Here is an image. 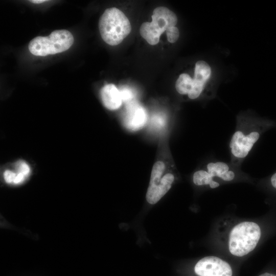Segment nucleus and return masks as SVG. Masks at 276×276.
Instances as JSON below:
<instances>
[{"mask_svg": "<svg viewBox=\"0 0 276 276\" xmlns=\"http://www.w3.org/2000/svg\"><path fill=\"white\" fill-rule=\"evenodd\" d=\"M268 185L272 190L276 192V172L268 179Z\"/></svg>", "mask_w": 276, "mask_h": 276, "instance_id": "18", "label": "nucleus"}, {"mask_svg": "<svg viewBox=\"0 0 276 276\" xmlns=\"http://www.w3.org/2000/svg\"><path fill=\"white\" fill-rule=\"evenodd\" d=\"M47 1H46V0H31L30 1L31 2L34 4H40V3H42Z\"/></svg>", "mask_w": 276, "mask_h": 276, "instance_id": "19", "label": "nucleus"}, {"mask_svg": "<svg viewBox=\"0 0 276 276\" xmlns=\"http://www.w3.org/2000/svg\"><path fill=\"white\" fill-rule=\"evenodd\" d=\"M151 22H143L140 29V34L151 45L159 42L160 36L177 22L176 14L168 8L160 6L153 11Z\"/></svg>", "mask_w": 276, "mask_h": 276, "instance_id": "6", "label": "nucleus"}, {"mask_svg": "<svg viewBox=\"0 0 276 276\" xmlns=\"http://www.w3.org/2000/svg\"><path fill=\"white\" fill-rule=\"evenodd\" d=\"M104 106L109 110H116L121 105L122 100L120 90L113 84L104 86L100 91Z\"/></svg>", "mask_w": 276, "mask_h": 276, "instance_id": "11", "label": "nucleus"}, {"mask_svg": "<svg viewBox=\"0 0 276 276\" xmlns=\"http://www.w3.org/2000/svg\"><path fill=\"white\" fill-rule=\"evenodd\" d=\"M239 168L230 162H211L205 165L204 169L196 171L193 175L194 183L198 186H209L214 189L218 187L219 181L231 182L238 177L244 176Z\"/></svg>", "mask_w": 276, "mask_h": 276, "instance_id": "4", "label": "nucleus"}, {"mask_svg": "<svg viewBox=\"0 0 276 276\" xmlns=\"http://www.w3.org/2000/svg\"><path fill=\"white\" fill-rule=\"evenodd\" d=\"M165 168L164 163L162 161L156 162L152 168L149 185H157L162 179V176Z\"/></svg>", "mask_w": 276, "mask_h": 276, "instance_id": "13", "label": "nucleus"}, {"mask_svg": "<svg viewBox=\"0 0 276 276\" xmlns=\"http://www.w3.org/2000/svg\"><path fill=\"white\" fill-rule=\"evenodd\" d=\"M72 34L66 30L53 31L48 36H37L29 43L30 52L34 55L45 56L64 52L73 44Z\"/></svg>", "mask_w": 276, "mask_h": 276, "instance_id": "5", "label": "nucleus"}, {"mask_svg": "<svg viewBox=\"0 0 276 276\" xmlns=\"http://www.w3.org/2000/svg\"><path fill=\"white\" fill-rule=\"evenodd\" d=\"M122 100L123 101L130 100L133 97V94L128 88L124 87L120 90Z\"/></svg>", "mask_w": 276, "mask_h": 276, "instance_id": "17", "label": "nucleus"}, {"mask_svg": "<svg viewBox=\"0 0 276 276\" xmlns=\"http://www.w3.org/2000/svg\"><path fill=\"white\" fill-rule=\"evenodd\" d=\"M261 236V228L257 223L247 221L238 223L228 235L229 252L238 257L248 254L256 247Z\"/></svg>", "mask_w": 276, "mask_h": 276, "instance_id": "3", "label": "nucleus"}, {"mask_svg": "<svg viewBox=\"0 0 276 276\" xmlns=\"http://www.w3.org/2000/svg\"><path fill=\"white\" fill-rule=\"evenodd\" d=\"M15 168L16 172L21 174L26 178H27L30 173V168L24 161H18L15 165Z\"/></svg>", "mask_w": 276, "mask_h": 276, "instance_id": "14", "label": "nucleus"}, {"mask_svg": "<svg viewBox=\"0 0 276 276\" xmlns=\"http://www.w3.org/2000/svg\"><path fill=\"white\" fill-rule=\"evenodd\" d=\"M259 276H276V274L271 273L265 272L260 274Z\"/></svg>", "mask_w": 276, "mask_h": 276, "instance_id": "20", "label": "nucleus"}, {"mask_svg": "<svg viewBox=\"0 0 276 276\" xmlns=\"http://www.w3.org/2000/svg\"><path fill=\"white\" fill-rule=\"evenodd\" d=\"M198 276H232L230 265L215 256L205 257L199 260L194 267Z\"/></svg>", "mask_w": 276, "mask_h": 276, "instance_id": "7", "label": "nucleus"}, {"mask_svg": "<svg viewBox=\"0 0 276 276\" xmlns=\"http://www.w3.org/2000/svg\"><path fill=\"white\" fill-rule=\"evenodd\" d=\"M167 39L170 43H174L178 39L179 32L176 27H170L166 31Z\"/></svg>", "mask_w": 276, "mask_h": 276, "instance_id": "15", "label": "nucleus"}, {"mask_svg": "<svg viewBox=\"0 0 276 276\" xmlns=\"http://www.w3.org/2000/svg\"><path fill=\"white\" fill-rule=\"evenodd\" d=\"M147 121L145 109L137 104H131L127 109L124 119L125 126L131 130H137L142 128Z\"/></svg>", "mask_w": 276, "mask_h": 276, "instance_id": "9", "label": "nucleus"}, {"mask_svg": "<svg viewBox=\"0 0 276 276\" xmlns=\"http://www.w3.org/2000/svg\"><path fill=\"white\" fill-rule=\"evenodd\" d=\"M174 180L171 173L164 175L157 185H149L146 193V199L151 204L157 203L170 189Z\"/></svg>", "mask_w": 276, "mask_h": 276, "instance_id": "10", "label": "nucleus"}, {"mask_svg": "<svg viewBox=\"0 0 276 276\" xmlns=\"http://www.w3.org/2000/svg\"><path fill=\"white\" fill-rule=\"evenodd\" d=\"M3 176L6 182L9 184H13L16 176V173L7 170L4 172Z\"/></svg>", "mask_w": 276, "mask_h": 276, "instance_id": "16", "label": "nucleus"}, {"mask_svg": "<svg viewBox=\"0 0 276 276\" xmlns=\"http://www.w3.org/2000/svg\"><path fill=\"white\" fill-rule=\"evenodd\" d=\"M193 79L187 74L179 75L175 83V88L180 95H187L191 89Z\"/></svg>", "mask_w": 276, "mask_h": 276, "instance_id": "12", "label": "nucleus"}, {"mask_svg": "<svg viewBox=\"0 0 276 276\" xmlns=\"http://www.w3.org/2000/svg\"><path fill=\"white\" fill-rule=\"evenodd\" d=\"M211 74V68L209 64L203 60L196 62L194 70V78L191 89L188 94L190 99L198 98L202 93L205 83Z\"/></svg>", "mask_w": 276, "mask_h": 276, "instance_id": "8", "label": "nucleus"}, {"mask_svg": "<svg viewBox=\"0 0 276 276\" xmlns=\"http://www.w3.org/2000/svg\"><path fill=\"white\" fill-rule=\"evenodd\" d=\"M273 128H276L275 121L246 114L238 116L229 143L230 163L240 168L255 144L263 133Z\"/></svg>", "mask_w": 276, "mask_h": 276, "instance_id": "1", "label": "nucleus"}, {"mask_svg": "<svg viewBox=\"0 0 276 276\" xmlns=\"http://www.w3.org/2000/svg\"><path fill=\"white\" fill-rule=\"evenodd\" d=\"M99 29L101 36L106 43L117 45L129 34L131 26L121 10L112 7L106 9L100 17Z\"/></svg>", "mask_w": 276, "mask_h": 276, "instance_id": "2", "label": "nucleus"}]
</instances>
